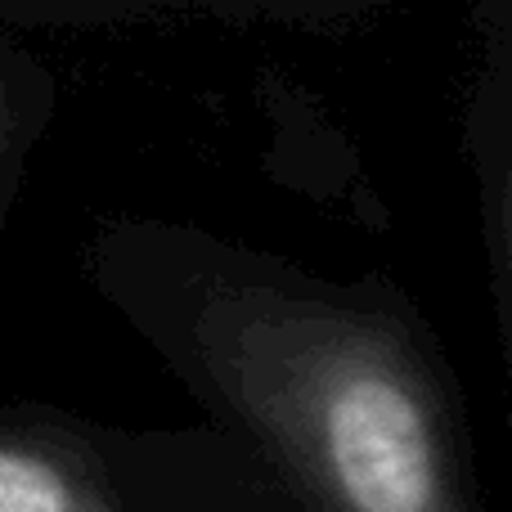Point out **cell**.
Wrapping results in <instances>:
<instances>
[{"mask_svg":"<svg viewBox=\"0 0 512 512\" xmlns=\"http://www.w3.org/2000/svg\"><path fill=\"white\" fill-rule=\"evenodd\" d=\"M0 512H90L59 468L18 450H0Z\"/></svg>","mask_w":512,"mask_h":512,"instance_id":"7a4b0ae2","label":"cell"},{"mask_svg":"<svg viewBox=\"0 0 512 512\" xmlns=\"http://www.w3.org/2000/svg\"><path fill=\"white\" fill-rule=\"evenodd\" d=\"M324 454L342 499L355 512H436V445L414 396L378 369H351L328 382Z\"/></svg>","mask_w":512,"mask_h":512,"instance_id":"6da1fadb","label":"cell"}]
</instances>
